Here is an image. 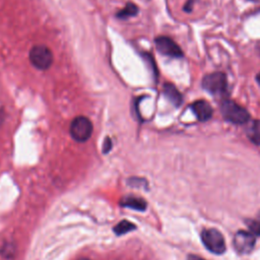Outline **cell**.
Wrapping results in <instances>:
<instances>
[{
	"instance_id": "cell-11",
	"label": "cell",
	"mask_w": 260,
	"mask_h": 260,
	"mask_svg": "<svg viewBox=\"0 0 260 260\" xmlns=\"http://www.w3.org/2000/svg\"><path fill=\"white\" fill-rule=\"evenodd\" d=\"M246 129V134L251 142L260 145V120H250Z\"/></svg>"
},
{
	"instance_id": "cell-7",
	"label": "cell",
	"mask_w": 260,
	"mask_h": 260,
	"mask_svg": "<svg viewBox=\"0 0 260 260\" xmlns=\"http://www.w3.org/2000/svg\"><path fill=\"white\" fill-rule=\"evenodd\" d=\"M156 50L168 57L172 58H180L183 57L182 49L177 45V43L169 37L159 36L154 40Z\"/></svg>"
},
{
	"instance_id": "cell-10",
	"label": "cell",
	"mask_w": 260,
	"mask_h": 260,
	"mask_svg": "<svg viewBox=\"0 0 260 260\" xmlns=\"http://www.w3.org/2000/svg\"><path fill=\"white\" fill-rule=\"evenodd\" d=\"M162 92H164V95L167 98V100L175 107H180L182 105L183 95L173 83H169V82L165 83L162 87Z\"/></svg>"
},
{
	"instance_id": "cell-20",
	"label": "cell",
	"mask_w": 260,
	"mask_h": 260,
	"mask_svg": "<svg viewBox=\"0 0 260 260\" xmlns=\"http://www.w3.org/2000/svg\"><path fill=\"white\" fill-rule=\"evenodd\" d=\"M79 260H90V259H87V258H81V259H79Z\"/></svg>"
},
{
	"instance_id": "cell-8",
	"label": "cell",
	"mask_w": 260,
	"mask_h": 260,
	"mask_svg": "<svg viewBox=\"0 0 260 260\" xmlns=\"http://www.w3.org/2000/svg\"><path fill=\"white\" fill-rule=\"evenodd\" d=\"M190 108L200 122H206L212 117L213 110L211 106L204 100L195 101L193 104H191Z\"/></svg>"
},
{
	"instance_id": "cell-16",
	"label": "cell",
	"mask_w": 260,
	"mask_h": 260,
	"mask_svg": "<svg viewBox=\"0 0 260 260\" xmlns=\"http://www.w3.org/2000/svg\"><path fill=\"white\" fill-rule=\"evenodd\" d=\"M194 1L195 0H188L186 3H185V6H184V10L186 12H190L192 11V8H193V4H194Z\"/></svg>"
},
{
	"instance_id": "cell-2",
	"label": "cell",
	"mask_w": 260,
	"mask_h": 260,
	"mask_svg": "<svg viewBox=\"0 0 260 260\" xmlns=\"http://www.w3.org/2000/svg\"><path fill=\"white\" fill-rule=\"evenodd\" d=\"M28 58L32 66L39 70L49 69L54 61V56L51 49L45 45L34 46L29 50Z\"/></svg>"
},
{
	"instance_id": "cell-18",
	"label": "cell",
	"mask_w": 260,
	"mask_h": 260,
	"mask_svg": "<svg viewBox=\"0 0 260 260\" xmlns=\"http://www.w3.org/2000/svg\"><path fill=\"white\" fill-rule=\"evenodd\" d=\"M4 121V112L2 109H0V125L3 123Z\"/></svg>"
},
{
	"instance_id": "cell-12",
	"label": "cell",
	"mask_w": 260,
	"mask_h": 260,
	"mask_svg": "<svg viewBox=\"0 0 260 260\" xmlns=\"http://www.w3.org/2000/svg\"><path fill=\"white\" fill-rule=\"evenodd\" d=\"M138 13V7L132 3V2H128L124 8H122L121 10H119L116 14V16L119 19H128L131 16H134Z\"/></svg>"
},
{
	"instance_id": "cell-1",
	"label": "cell",
	"mask_w": 260,
	"mask_h": 260,
	"mask_svg": "<svg viewBox=\"0 0 260 260\" xmlns=\"http://www.w3.org/2000/svg\"><path fill=\"white\" fill-rule=\"evenodd\" d=\"M220 112L224 120L236 125H244L250 121L249 112L232 100L221 102Z\"/></svg>"
},
{
	"instance_id": "cell-6",
	"label": "cell",
	"mask_w": 260,
	"mask_h": 260,
	"mask_svg": "<svg viewBox=\"0 0 260 260\" xmlns=\"http://www.w3.org/2000/svg\"><path fill=\"white\" fill-rule=\"evenodd\" d=\"M256 238L255 235L248 231H238L234 236V248L240 254H248L250 253L255 246Z\"/></svg>"
},
{
	"instance_id": "cell-14",
	"label": "cell",
	"mask_w": 260,
	"mask_h": 260,
	"mask_svg": "<svg viewBox=\"0 0 260 260\" xmlns=\"http://www.w3.org/2000/svg\"><path fill=\"white\" fill-rule=\"evenodd\" d=\"M248 226L251 233H253L255 236H260V211L257 213L255 219L248 221Z\"/></svg>"
},
{
	"instance_id": "cell-9",
	"label": "cell",
	"mask_w": 260,
	"mask_h": 260,
	"mask_svg": "<svg viewBox=\"0 0 260 260\" xmlns=\"http://www.w3.org/2000/svg\"><path fill=\"white\" fill-rule=\"evenodd\" d=\"M119 205L122 207H127L130 209H134L137 211H144L147 207L146 201L141 197L136 196H124L119 201Z\"/></svg>"
},
{
	"instance_id": "cell-3",
	"label": "cell",
	"mask_w": 260,
	"mask_h": 260,
	"mask_svg": "<svg viewBox=\"0 0 260 260\" xmlns=\"http://www.w3.org/2000/svg\"><path fill=\"white\" fill-rule=\"evenodd\" d=\"M93 126L91 121L85 116L75 117L69 127V132L71 137L76 142H85L87 141L92 134Z\"/></svg>"
},
{
	"instance_id": "cell-15",
	"label": "cell",
	"mask_w": 260,
	"mask_h": 260,
	"mask_svg": "<svg viewBox=\"0 0 260 260\" xmlns=\"http://www.w3.org/2000/svg\"><path fill=\"white\" fill-rule=\"evenodd\" d=\"M113 143H112V139L110 137H106L103 143V152L104 153H108L111 149H112Z\"/></svg>"
},
{
	"instance_id": "cell-5",
	"label": "cell",
	"mask_w": 260,
	"mask_h": 260,
	"mask_svg": "<svg viewBox=\"0 0 260 260\" xmlns=\"http://www.w3.org/2000/svg\"><path fill=\"white\" fill-rule=\"evenodd\" d=\"M201 241L205 248L214 254H222L225 251V242L216 229H204L201 232Z\"/></svg>"
},
{
	"instance_id": "cell-13",
	"label": "cell",
	"mask_w": 260,
	"mask_h": 260,
	"mask_svg": "<svg viewBox=\"0 0 260 260\" xmlns=\"http://www.w3.org/2000/svg\"><path fill=\"white\" fill-rule=\"evenodd\" d=\"M135 229H136V225L133 222H131L127 219H123L114 226V233L116 236H122L124 234H127V233L135 230Z\"/></svg>"
},
{
	"instance_id": "cell-4",
	"label": "cell",
	"mask_w": 260,
	"mask_h": 260,
	"mask_svg": "<svg viewBox=\"0 0 260 260\" xmlns=\"http://www.w3.org/2000/svg\"><path fill=\"white\" fill-rule=\"evenodd\" d=\"M202 87L210 94H223L228 89V80L223 72H212L206 74L201 81Z\"/></svg>"
},
{
	"instance_id": "cell-17",
	"label": "cell",
	"mask_w": 260,
	"mask_h": 260,
	"mask_svg": "<svg viewBox=\"0 0 260 260\" xmlns=\"http://www.w3.org/2000/svg\"><path fill=\"white\" fill-rule=\"evenodd\" d=\"M187 260H205V259H203V258H201V257H199V256H197V255L190 254V255H188Z\"/></svg>"
},
{
	"instance_id": "cell-21",
	"label": "cell",
	"mask_w": 260,
	"mask_h": 260,
	"mask_svg": "<svg viewBox=\"0 0 260 260\" xmlns=\"http://www.w3.org/2000/svg\"><path fill=\"white\" fill-rule=\"evenodd\" d=\"M248 1H257V0H248Z\"/></svg>"
},
{
	"instance_id": "cell-19",
	"label": "cell",
	"mask_w": 260,
	"mask_h": 260,
	"mask_svg": "<svg viewBox=\"0 0 260 260\" xmlns=\"http://www.w3.org/2000/svg\"><path fill=\"white\" fill-rule=\"evenodd\" d=\"M256 81H257V82H258V84L260 85V72L256 75Z\"/></svg>"
}]
</instances>
